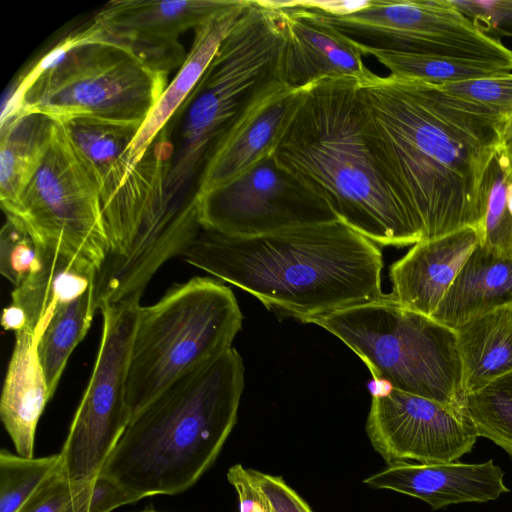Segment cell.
Wrapping results in <instances>:
<instances>
[{
    "mask_svg": "<svg viewBox=\"0 0 512 512\" xmlns=\"http://www.w3.org/2000/svg\"><path fill=\"white\" fill-rule=\"evenodd\" d=\"M356 44L363 55L372 56L382 64L390 76L437 86L512 71L511 66L493 61L380 50Z\"/></svg>",
    "mask_w": 512,
    "mask_h": 512,
    "instance_id": "cell-29",
    "label": "cell"
},
{
    "mask_svg": "<svg viewBox=\"0 0 512 512\" xmlns=\"http://www.w3.org/2000/svg\"><path fill=\"white\" fill-rule=\"evenodd\" d=\"M46 248L16 219L6 216L0 232V272L17 288L43 266Z\"/></svg>",
    "mask_w": 512,
    "mask_h": 512,
    "instance_id": "cell-32",
    "label": "cell"
},
{
    "mask_svg": "<svg viewBox=\"0 0 512 512\" xmlns=\"http://www.w3.org/2000/svg\"><path fill=\"white\" fill-rule=\"evenodd\" d=\"M480 244L512 259V150L499 139L486 162L478 190Z\"/></svg>",
    "mask_w": 512,
    "mask_h": 512,
    "instance_id": "cell-26",
    "label": "cell"
},
{
    "mask_svg": "<svg viewBox=\"0 0 512 512\" xmlns=\"http://www.w3.org/2000/svg\"><path fill=\"white\" fill-rule=\"evenodd\" d=\"M243 315L232 290L209 277L172 286L140 306L126 376L132 416L188 371L232 347Z\"/></svg>",
    "mask_w": 512,
    "mask_h": 512,
    "instance_id": "cell-8",
    "label": "cell"
},
{
    "mask_svg": "<svg viewBox=\"0 0 512 512\" xmlns=\"http://www.w3.org/2000/svg\"><path fill=\"white\" fill-rule=\"evenodd\" d=\"M61 124L100 192L125 174L126 154L141 123L77 118Z\"/></svg>",
    "mask_w": 512,
    "mask_h": 512,
    "instance_id": "cell-25",
    "label": "cell"
},
{
    "mask_svg": "<svg viewBox=\"0 0 512 512\" xmlns=\"http://www.w3.org/2000/svg\"><path fill=\"white\" fill-rule=\"evenodd\" d=\"M61 464L60 453L35 458L0 452V512H17Z\"/></svg>",
    "mask_w": 512,
    "mask_h": 512,
    "instance_id": "cell-31",
    "label": "cell"
},
{
    "mask_svg": "<svg viewBox=\"0 0 512 512\" xmlns=\"http://www.w3.org/2000/svg\"><path fill=\"white\" fill-rule=\"evenodd\" d=\"M1 324L5 330L17 333L27 326V317L21 307L11 302L3 310Z\"/></svg>",
    "mask_w": 512,
    "mask_h": 512,
    "instance_id": "cell-36",
    "label": "cell"
},
{
    "mask_svg": "<svg viewBox=\"0 0 512 512\" xmlns=\"http://www.w3.org/2000/svg\"><path fill=\"white\" fill-rule=\"evenodd\" d=\"M504 472L490 459L433 464L408 462L388 466L363 480L376 489L393 490L426 502L433 510L454 504L484 503L509 492Z\"/></svg>",
    "mask_w": 512,
    "mask_h": 512,
    "instance_id": "cell-17",
    "label": "cell"
},
{
    "mask_svg": "<svg viewBox=\"0 0 512 512\" xmlns=\"http://www.w3.org/2000/svg\"><path fill=\"white\" fill-rule=\"evenodd\" d=\"M138 512H163V511H157L154 509H146V510H142V511H138Z\"/></svg>",
    "mask_w": 512,
    "mask_h": 512,
    "instance_id": "cell-38",
    "label": "cell"
},
{
    "mask_svg": "<svg viewBox=\"0 0 512 512\" xmlns=\"http://www.w3.org/2000/svg\"><path fill=\"white\" fill-rule=\"evenodd\" d=\"M439 87L451 97L469 104L500 127L512 115V71Z\"/></svg>",
    "mask_w": 512,
    "mask_h": 512,
    "instance_id": "cell-33",
    "label": "cell"
},
{
    "mask_svg": "<svg viewBox=\"0 0 512 512\" xmlns=\"http://www.w3.org/2000/svg\"><path fill=\"white\" fill-rule=\"evenodd\" d=\"M243 388V361L230 347L134 414L100 473L137 500L188 490L212 466L236 424Z\"/></svg>",
    "mask_w": 512,
    "mask_h": 512,
    "instance_id": "cell-4",
    "label": "cell"
},
{
    "mask_svg": "<svg viewBox=\"0 0 512 512\" xmlns=\"http://www.w3.org/2000/svg\"><path fill=\"white\" fill-rule=\"evenodd\" d=\"M479 243L472 227L415 243L390 267V296L403 307L431 317Z\"/></svg>",
    "mask_w": 512,
    "mask_h": 512,
    "instance_id": "cell-18",
    "label": "cell"
},
{
    "mask_svg": "<svg viewBox=\"0 0 512 512\" xmlns=\"http://www.w3.org/2000/svg\"><path fill=\"white\" fill-rule=\"evenodd\" d=\"M136 501L103 473L86 480H72L62 473L60 464L17 512H111Z\"/></svg>",
    "mask_w": 512,
    "mask_h": 512,
    "instance_id": "cell-27",
    "label": "cell"
},
{
    "mask_svg": "<svg viewBox=\"0 0 512 512\" xmlns=\"http://www.w3.org/2000/svg\"><path fill=\"white\" fill-rule=\"evenodd\" d=\"M248 3L249 0H232L194 29L193 43L185 61L168 83L127 151L128 165L135 164L143 156L157 135L181 109Z\"/></svg>",
    "mask_w": 512,
    "mask_h": 512,
    "instance_id": "cell-20",
    "label": "cell"
},
{
    "mask_svg": "<svg viewBox=\"0 0 512 512\" xmlns=\"http://www.w3.org/2000/svg\"><path fill=\"white\" fill-rule=\"evenodd\" d=\"M51 398L37 355L36 333L25 327L15 333L0 401L1 420L17 454L33 457L36 427Z\"/></svg>",
    "mask_w": 512,
    "mask_h": 512,
    "instance_id": "cell-21",
    "label": "cell"
},
{
    "mask_svg": "<svg viewBox=\"0 0 512 512\" xmlns=\"http://www.w3.org/2000/svg\"><path fill=\"white\" fill-rule=\"evenodd\" d=\"M357 84L355 78H327L302 89L272 155L362 236L383 246L414 245L423 232L371 151Z\"/></svg>",
    "mask_w": 512,
    "mask_h": 512,
    "instance_id": "cell-3",
    "label": "cell"
},
{
    "mask_svg": "<svg viewBox=\"0 0 512 512\" xmlns=\"http://www.w3.org/2000/svg\"><path fill=\"white\" fill-rule=\"evenodd\" d=\"M54 123L39 113H16L1 119L0 200L4 212L17 204L40 169Z\"/></svg>",
    "mask_w": 512,
    "mask_h": 512,
    "instance_id": "cell-24",
    "label": "cell"
},
{
    "mask_svg": "<svg viewBox=\"0 0 512 512\" xmlns=\"http://www.w3.org/2000/svg\"><path fill=\"white\" fill-rule=\"evenodd\" d=\"M512 304V259L475 247L432 318L456 329L469 320Z\"/></svg>",
    "mask_w": 512,
    "mask_h": 512,
    "instance_id": "cell-22",
    "label": "cell"
},
{
    "mask_svg": "<svg viewBox=\"0 0 512 512\" xmlns=\"http://www.w3.org/2000/svg\"><path fill=\"white\" fill-rule=\"evenodd\" d=\"M345 343L377 381L465 412L457 335L390 294L311 319Z\"/></svg>",
    "mask_w": 512,
    "mask_h": 512,
    "instance_id": "cell-7",
    "label": "cell"
},
{
    "mask_svg": "<svg viewBox=\"0 0 512 512\" xmlns=\"http://www.w3.org/2000/svg\"><path fill=\"white\" fill-rule=\"evenodd\" d=\"M364 132L423 239L479 224V183L500 126L439 86L392 76L358 80Z\"/></svg>",
    "mask_w": 512,
    "mask_h": 512,
    "instance_id": "cell-1",
    "label": "cell"
},
{
    "mask_svg": "<svg viewBox=\"0 0 512 512\" xmlns=\"http://www.w3.org/2000/svg\"><path fill=\"white\" fill-rule=\"evenodd\" d=\"M97 311L94 284L77 299L57 305L37 339V355L53 397L67 361L86 336Z\"/></svg>",
    "mask_w": 512,
    "mask_h": 512,
    "instance_id": "cell-28",
    "label": "cell"
},
{
    "mask_svg": "<svg viewBox=\"0 0 512 512\" xmlns=\"http://www.w3.org/2000/svg\"><path fill=\"white\" fill-rule=\"evenodd\" d=\"M174 145L165 127L143 156L120 180L101 192L110 251L106 259L122 255L150 207L167 193Z\"/></svg>",
    "mask_w": 512,
    "mask_h": 512,
    "instance_id": "cell-19",
    "label": "cell"
},
{
    "mask_svg": "<svg viewBox=\"0 0 512 512\" xmlns=\"http://www.w3.org/2000/svg\"><path fill=\"white\" fill-rule=\"evenodd\" d=\"M301 91L277 79L259 91L207 156L196 181V198L226 185L273 154Z\"/></svg>",
    "mask_w": 512,
    "mask_h": 512,
    "instance_id": "cell-15",
    "label": "cell"
},
{
    "mask_svg": "<svg viewBox=\"0 0 512 512\" xmlns=\"http://www.w3.org/2000/svg\"><path fill=\"white\" fill-rule=\"evenodd\" d=\"M253 481L267 499L272 512H313L310 506L278 476L249 469Z\"/></svg>",
    "mask_w": 512,
    "mask_h": 512,
    "instance_id": "cell-35",
    "label": "cell"
},
{
    "mask_svg": "<svg viewBox=\"0 0 512 512\" xmlns=\"http://www.w3.org/2000/svg\"><path fill=\"white\" fill-rule=\"evenodd\" d=\"M366 432L388 464L457 461L478 437L465 412L392 388L373 396Z\"/></svg>",
    "mask_w": 512,
    "mask_h": 512,
    "instance_id": "cell-13",
    "label": "cell"
},
{
    "mask_svg": "<svg viewBox=\"0 0 512 512\" xmlns=\"http://www.w3.org/2000/svg\"><path fill=\"white\" fill-rule=\"evenodd\" d=\"M499 135L500 139L512 150V115L500 128Z\"/></svg>",
    "mask_w": 512,
    "mask_h": 512,
    "instance_id": "cell-37",
    "label": "cell"
},
{
    "mask_svg": "<svg viewBox=\"0 0 512 512\" xmlns=\"http://www.w3.org/2000/svg\"><path fill=\"white\" fill-rule=\"evenodd\" d=\"M312 11L369 48L480 59L512 67V50L482 31L449 0H365L351 13Z\"/></svg>",
    "mask_w": 512,
    "mask_h": 512,
    "instance_id": "cell-11",
    "label": "cell"
},
{
    "mask_svg": "<svg viewBox=\"0 0 512 512\" xmlns=\"http://www.w3.org/2000/svg\"><path fill=\"white\" fill-rule=\"evenodd\" d=\"M5 214L19 221L44 247L97 271L109 254L98 185L61 123H54L40 169Z\"/></svg>",
    "mask_w": 512,
    "mask_h": 512,
    "instance_id": "cell-9",
    "label": "cell"
},
{
    "mask_svg": "<svg viewBox=\"0 0 512 512\" xmlns=\"http://www.w3.org/2000/svg\"><path fill=\"white\" fill-rule=\"evenodd\" d=\"M266 500H267V499H266ZM267 502H268V501H267ZM264 512H272V510H271V508H270L269 503H268V505H267V507H266V509H265V511H264Z\"/></svg>",
    "mask_w": 512,
    "mask_h": 512,
    "instance_id": "cell-39",
    "label": "cell"
},
{
    "mask_svg": "<svg viewBox=\"0 0 512 512\" xmlns=\"http://www.w3.org/2000/svg\"><path fill=\"white\" fill-rule=\"evenodd\" d=\"M463 15L474 22L482 31L490 35L512 37V0H450Z\"/></svg>",
    "mask_w": 512,
    "mask_h": 512,
    "instance_id": "cell-34",
    "label": "cell"
},
{
    "mask_svg": "<svg viewBox=\"0 0 512 512\" xmlns=\"http://www.w3.org/2000/svg\"><path fill=\"white\" fill-rule=\"evenodd\" d=\"M140 300L100 307L103 325L93 371L60 452L69 479L97 476L116 447L132 414L126 376Z\"/></svg>",
    "mask_w": 512,
    "mask_h": 512,
    "instance_id": "cell-10",
    "label": "cell"
},
{
    "mask_svg": "<svg viewBox=\"0 0 512 512\" xmlns=\"http://www.w3.org/2000/svg\"><path fill=\"white\" fill-rule=\"evenodd\" d=\"M464 409L477 436L491 440L512 459V371L467 394Z\"/></svg>",
    "mask_w": 512,
    "mask_h": 512,
    "instance_id": "cell-30",
    "label": "cell"
},
{
    "mask_svg": "<svg viewBox=\"0 0 512 512\" xmlns=\"http://www.w3.org/2000/svg\"><path fill=\"white\" fill-rule=\"evenodd\" d=\"M196 201L202 228L241 237L338 219L273 155Z\"/></svg>",
    "mask_w": 512,
    "mask_h": 512,
    "instance_id": "cell-12",
    "label": "cell"
},
{
    "mask_svg": "<svg viewBox=\"0 0 512 512\" xmlns=\"http://www.w3.org/2000/svg\"><path fill=\"white\" fill-rule=\"evenodd\" d=\"M167 75L81 27L22 75L1 119L39 113L57 123L93 118L143 124L168 85Z\"/></svg>",
    "mask_w": 512,
    "mask_h": 512,
    "instance_id": "cell-5",
    "label": "cell"
},
{
    "mask_svg": "<svg viewBox=\"0 0 512 512\" xmlns=\"http://www.w3.org/2000/svg\"><path fill=\"white\" fill-rule=\"evenodd\" d=\"M284 40L282 10L270 0H249L178 111L183 120L168 178L172 197L193 194L186 184L199 175L217 141L259 91L278 80Z\"/></svg>",
    "mask_w": 512,
    "mask_h": 512,
    "instance_id": "cell-6",
    "label": "cell"
},
{
    "mask_svg": "<svg viewBox=\"0 0 512 512\" xmlns=\"http://www.w3.org/2000/svg\"><path fill=\"white\" fill-rule=\"evenodd\" d=\"M465 396L512 371V304L455 329Z\"/></svg>",
    "mask_w": 512,
    "mask_h": 512,
    "instance_id": "cell-23",
    "label": "cell"
},
{
    "mask_svg": "<svg viewBox=\"0 0 512 512\" xmlns=\"http://www.w3.org/2000/svg\"><path fill=\"white\" fill-rule=\"evenodd\" d=\"M180 257L304 323L384 296L378 244L340 219L253 237L201 227Z\"/></svg>",
    "mask_w": 512,
    "mask_h": 512,
    "instance_id": "cell-2",
    "label": "cell"
},
{
    "mask_svg": "<svg viewBox=\"0 0 512 512\" xmlns=\"http://www.w3.org/2000/svg\"><path fill=\"white\" fill-rule=\"evenodd\" d=\"M231 1H111L83 28L90 37L121 46L153 69L169 74L187 56L180 36Z\"/></svg>",
    "mask_w": 512,
    "mask_h": 512,
    "instance_id": "cell-14",
    "label": "cell"
},
{
    "mask_svg": "<svg viewBox=\"0 0 512 512\" xmlns=\"http://www.w3.org/2000/svg\"><path fill=\"white\" fill-rule=\"evenodd\" d=\"M270 2L283 12L285 40L278 80L293 90L327 78L370 77L356 42L326 23L314 11L292 1Z\"/></svg>",
    "mask_w": 512,
    "mask_h": 512,
    "instance_id": "cell-16",
    "label": "cell"
}]
</instances>
